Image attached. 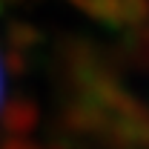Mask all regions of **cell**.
I'll list each match as a JSON object with an SVG mask.
<instances>
[{"label": "cell", "mask_w": 149, "mask_h": 149, "mask_svg": "<svg viewBox=\"0 0 149 149\" xmlns=\"http://www.w3.org/2000/svg\"><path fill=\"white\" fill-rule=\"evenodd\" d=\"M0 95H3V66H0Z\"/></svg>", "instance_id": "cell-7"}, {"label": "cell", "mask_w": 149, "mask_h": 149, "mask_svg": "<svg viewBox=\"0 0 149 149\" xmlns=\"http://www.w3.org/2000/svg\"><path fill=\"white\" fill-rule=\"evenodd\" d=\"M6 43H9V55H20L23 57V52L35 49L37 43H40V32L32 29L29 23H15V26H9Z\"/></svg>", "instance_id": "cell-3"}, {"label": "cell", "mask_w": 149, "mask_h": 149, "mask_svg": "<svg viewBox=\"0 0 149 149\" xmlns=\"http://www.w3.org/2000/svg\"><path fill=\"white\" fill-rule=\"evenodd\" d=\"M6 3H15V0H0V12L6 9Z\"/></svg>", "instance_id": "cell-6"}, {"label": "cell", "mask_w": 149, "mask_h": 149, "mask_svg": "<svg viewBox=\"0 0 149 149\" xmlns=\"http://www.w3.org/2000/svg\"><path fill=\"white\" fill-rule=\"evenodd\" d=\"M0 149H40L35 141H29V138H6Z\"/></svg>", "instance_id": "cell-5"}, {"label": "cell", "mask_w": 149, "mask_h": 149, "mask_svg": "<svg viewBox=\"0 0 149 149\" xmlns=\"http://www.w3.org/2000/svg\"><path fill=\"white\" fill-rule=\"evenodd\" d=\"M72 3L80 9V12H86L92 20L120 29V23H118V15H120V0H72Z\"/></svg>", "instance_id": "cell-2"}, {"label": "cell", "mask_w": 149, "mask_h": 149, "mask_svg": "<svg viewBox=\"0 0 149 149\" xmlns=\"http://www.w3.org/2000/svg\"><path fill=\"white\" fill-rule=\"evenodd\" d=\"M120 29L138 32L149 23V0H120V15H118Z\"/></svg>", "instance_id": "cell-4"}, {"label": "cell", "mask_w": 149, "mask_h": 149, "mask_svg": "<svg viewBox=\"0 0 149 149\" xmlns=\"http://www.w3.org/2000/svg\"><path fill=\"white\" fill-rule=\"evenodd\" d=\"M37 120H40V109L29 97H15L0 112V126L6 129L9 138H29V132L37 126Z\"/></svg>", "instance_id": "cell-1"}]
</instances>
